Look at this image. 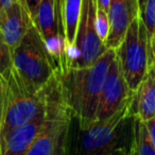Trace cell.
<instances>
[{"instance_id": "7", "label": "cell", "mask_w": 155, "mask_h": 155, "mask_svg": "<svg viewBox=\"0 0 155 155\" xmlns=\"http://www.w3.org/2000/svg\"><path fill=\"white\" fill-rule=\"evenodd\" d=\"M32 22L43 38L58 71L67 69L63 24V0H41Z\"/></svg>"}, {"instance_id": "13", "label": "cell", "mask_w": 155, "mask_h": 155, "mask_svg": "<svg viewBox=\"0 0 155 155\" xmlns=\"http://www.w3.org/2000/svg\"><path fill=\"white\" fill-rule=\"evenodd\" d=\"M82 1L83 0H63V24L66 45V63L67 52L73 46L77 35L78 25L82 10Z\"/></svg>"}, {"instance_id": "25", "label": "cell", "mask_w": 155, "mask_h": 155, "mask_svg": "<svg viewBox=\"0 0 155 155\" xmlns=\"http://www.w3.org/2000/svg\"><path fill=\"white\" fill-rule=\"evenodd\" d=\"M2 10H3V7H2V2H1V0H0V13L2 12Z\"/></svg>"}, {"instance_id": "11", "label": "cell", "mask_w": 155, "mask_h": 155, "mask_svg": "<svg viewBox=\"0 0 155 155\" xmlns=\"http://www.w3.org/2000/svg\"><path fill=\"white\" fill-rule=\"evenodd\" d=\"M45 118L46 113L44 110L32 120L13 130L5 138L0 155H26L41 131Z\"/></svg>"}, {"instance_id": "8", "label": "cell", "mask_w": 155, "mask_h": 155, "mask_svg": "<svg viewBox=\"0 0 155 155\" xmlns=\"http://www.w3.org/2000/svg\"><path fill=\"white\" fill-rule=\"evenodd\" d=\"M133 91H130L116 55L110 62L105 80L100 94L95 121H104L114 116L133 98Z\"/></svg>"}, {"instance_id": "10", "label": "cell", "mask_w": 155, "mask_h": 155, "mask_svg": "<svg viewBox=\"0 0 155 155\" xmlns=\"http://www.w3.org/2000/svg\"><path fill=\"white\" fill-rule=\"evenodd\" d=\"M33 25L29 14L19 2H15L0 13V34L11 50L18 46Z\"/></svg>"}, {"instance_id": "24", "label": "cell", "mask_w": 155, "mask_h": 155, "mask_svg": "<svg viewBox=\"0 0 155 155\" xmlns=\"http://www.w3.org/2000/svg\"><path fill=\"white\" fill-rule=\"evenodd\" d=\"M138 1V7H139V12L142 10V8L144 7V5H146L147 0H137Z\"/></svg>"}, {"instance_id": "5", "label": "cell", "mask_w": 155, "mask_h": 155, "mask_svg": "<svg viewBox=\"0 0 155 155\" xmlns=\"http://www.w3.org/2000/svg\"><path fill=\"white\" fill-rule=\"evenodd\" d=\"M5 101L0 123V151L5 138L13 130L32 120L45 110L44 88L37 94H29L24 89L13 71L7 79H2Z\"/></svg>"}, {"instance_id": "21", "label": "cell", "mask_w": 155, "mask_h": 155, "mask_svg": "<svg viewBox=\"0 0 155 155\" xmlns=\"http://www.w3.org/2000/svg\"><path fill=\"white\" fill-rule=\"evenodd\" d=\"M3 101H5V93H3V83H2V78L0 77V123H1V118H2Z\"/></svg>"}, {"instance_id": "17", "label": "cell", "mask_w": 155, "mask_h": 155, "mask_svg": "<svg viewBox=\"0 0 155 155\" xmlns=\"http://www.w3.org/2000/svg\"><path fill=\"white\" fill-rule=\"evenodd\" d=\"M96 30L99 38L105 45V41L110 31V21H108L107 13L98 9H96Z\"/></svg>"}, {"instance_id": "18", "label": "cell", "mask_w": 155, "mask_h": 155, "mask_svg": "<svg viewBox=\"0 0 155 155\" xmlns=\"http://www.w3.org/2000/svg\"><path fill=\"white\" fill-rule=\"evenodd\" d=\"M39 2H41V0H26L27 12H28L31 20H32L33 16H34L35 12H36V9L38 7Z\"/></svg>"}, {"instance_id": "19", "label": "cell", "mask_w": 155, "mask_h": 155, "mask_svg": "<svg viewBox=\"0 0 155 155\" xmlns=\"http://www.w3.org/2000/svg\"><path fill=\"white\" fill-rule=\"evenodd\" d=\"M144 124H146L147 130H148V133H149V136H150L151 141H152L153 146H154V148H155V118L146 121Z\"/></svg>"}, {"instance_id": "9", "label": "cell", "mask_w": 155, "mask_h": 155, "mask_svg": "<svg viewBox=\"0 0 155 155\" xmlns=\"http://www.w3.org/2000/svg\"><path fill=\"white\" fill-rule=\"evenodd\" d=\"M138 14L137 0H110L107 11L110 31L105 41L106 49L116 50L120 46L127 28Z\"/></svg>"}, {"instance_id": "20", "label": "cell", "mask_w": 155, "mask_h": 155, "mask_svg": "<svg viewBox=\"0 0 155 155\" xmlns=\"http://www.w3.org/2000/svg\"><path fill=\"white\" fill-rule=\"evenodd\" d=\"M110 0H95L96 9L101 10V11H104L107 13L108 7H110Z\"/></svg>"}, {"instance_id": "2", "label": "cell", "mask_w": 155, "mask_h": 155, "mask_svg": "<svg viewBox=\"0 0 155 155\" xmlns=\"http://www.w3.org/2000/svg\"><path fill=\"white\" fill-rule=\"evenodd\" d=\"M116 50L106 49L91 66L56 71L63 100L81 127L94 122L98 102Z\"/></svg>"}, {"instance_id": "16", "label": "cell", "mask_w": 155, "mask_h": 155, "mask_svg": "<svg viewBox=\"0 0 155 155\" xmlns=\"http://www.w3.org/2000/svg\"><path fill=\"white\" fill-rule=\"evenodd\" d=\"M149 35L155 32V0H147L146 5L139 12Z\"/></svg>"}, {"instance_id": "12", "label": "cell", "mask_w": 155, "mask_h": 155, "mask_svg": "<svg viewBox=\"0 0 155 155\" xmlns=\"http://www.w3.org/2000/svg\"><path fill=\"white\" fill-rule=\"evenodd\" d=\"M132 112L136 118L143 122L155 118V65L153 61L133 94Z\"/></svg>"}, {"instance_id": "6", "label": "cell", "mask_w": 155, "mask_h": 155, "mask_svg": "<svg viewBox=\"0 0 155 155\" xmlns=\"http://www.w3.org/2000/svg\"><path fill=\"white\" fill-rule=\"evenodd\" d=\"M105 50L96 30L95 0H83L74 43L67 52V69L91 66Z\"/></svg>"}, {"instance_id": "1", "label": "cell", "mask_w": 155, "mask_h": 155, "mask_svg": "<svg viewBox=\"0 0 155 155\" xmlns=\"http://www.w3.org/2000/svg\"><path fill=\"white\" fill-rule=\"evenodd\" d=\"M133 100V98H132ZM132 100L114 116L81 127L70 117L65 155H108L117 150H130L134 133Z\"/></svg>"}, {"instance_id": "14", "label": "cell", "mask_w": 155, "mask_h": 155, "mask_svg": "<svg viewBox=\"0 0 155 155\" xmlns=\"http://www.w3.org/2000/svg\"><path fill=\"white\" fill-rule=\"evenodd\" d=\"M129 155H155V148L150 139L146 124L136 117L134 118V133Z\"/></svg>"}, {"instance_id": "22", "label": "cell", "mask_w": 155, "mask_h": 155, "mask_svg": "<svg viewBox=\"0 0 155 155\" xmlns=\"http://www.w3.org/2000/svg\"><path fill=\"white\" fill-rule=\"evenodd\" d=\"M150 46H151V52H152L153 62L155 65V32L150 35Z\"/></svg>"}, {"instance_id": "23", "label": "cell", "mask_w": 155, "mask_h": 155, "mask_svg": "<svg viewBox=\"0 0 155 155\" xmlns=\"http://www.w3.org/2000/svg\"><path fill=\"white\" fill-rule=\"evenodd\" d=\"M108 155H129V151H127V150H117V151H115V152H112V153H110Z\"/></svg>"}, {"instance_id": "4", "label": "cell", "mask_w": 155, "mask_h": 155, "mask_svg": "<svg viewBox=\"0 0 155 155\" xmlns=\"http://www.w3.org/2000/svg\"><path fill=\"white\" fill-rule=\"evenodd\" d=\"M116 58L130 91L135 93L153 61L150 35L139 14L131 22L122 43L116 49Z\"/></svg>"}, {"instance_id": "15", "label": "cell", "mask_w": 155, "mask_h": 155, "mask_svg": "<svg viewBox=\"0 0 155 155\" xmlns=\"http://www.w3.org/2000/svg\"><path fill=\"white\" fill-rule=\"evenodd\" d=\"M12 72V53L0 34V77L7 79Z\"/></svg>"}, {"instance_id": "3", "label": "cell", "mask_w": 155, "mask_h": 155, "mask_svg": "<svg viewBox=\"0 0 155 155\" xmlns=\"http://www.w3.org/2000/svg\"><path fill=\"white\" fill-rule=\"evenodd\" d=\"M58 66L34 25L12 51V71L24 89L37 94L55 75Z\"/></svg>"}]
</instances>
